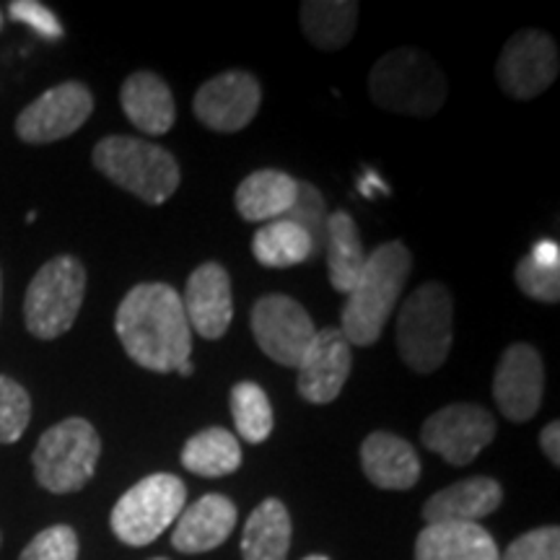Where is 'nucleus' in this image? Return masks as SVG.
Masks as SVG:
<instances>
[{
  "label": "nucleus",
  "mask_w": 560,
  "mask_h": 560,
  "mask_svg": "<svg viewBox=\"0 0 560 560\" xmlns=\"http://www.w3.org/2000/svg\"><path fill=\"white\" fill-rule=\"evenodd\" d=\"M115 332L140 369L172 374L192 353V330L177 291L166 283H138L120 301Z\"/></svg>",
  "instance_id": "obj_1"
},
{
  "label": "nucleus",
  "mask_w": 560,
  "mask_h": 560,
  "mask_svg": "<svg viewBox=\"0 0 560 560\" xmlns=\"http://www.w3.org/2000/svg\"><path fill=\"white\" fill-rule=\"evenodd\" d=\"M410 268L412 255L402 242H387L371 252L340 312V332L348 346L369 348L382 338L384 325L400 304Z\"/></svg>",
  "instance_id": "obj_2"
},
{
  "label": "nucleus",
  "mask_w": 560,
  "mask_h": 560,
  "mask_svg": "<svg viewBox=\"0 0 560 560\" xmlns=\"http://www.w3.org/2000/svg\"><path fill=\"white\" fill-rule=\"evenodd\" d=\"M369 91L376 107L410 117H433L446 104V75L436 60L416 47L392 50L369 75Z\"/></svg>",
  "instance_id": "obj_3"
},
{
  "label": "nucleus",
  "mask_w": 560,
  "mask_h": 560,
  "mask_svg": "<svg viewBox=\"0 0 560 560\" xmlns=\"http://www.w3.org/2000/svg\"><path fill=\"white\" fill-rule=\"evenodd\" d=\"M91 159L104 177L149 206L170 200L182 182L177 159L143 138L107 136L94 145Z\"/></svg>",
  "instance_id": "obj_4"
},
{
  "label": "nucleus",
  "mask_w": 560,
  "mask_h": 560,
  "mask_svg": "<svg viewBox=\"0 0 560 560\" xmlns=\"http://www.w3.org/2000/svg\"><path fill=\"white\" fill-rule=\"evenodd\" d=\"M454 304L446 285L423 283L405 299L397 317V353L416 374H433L450 359Z\"/></svg>",
  "instance_id": "obj_5"
},
{
  "label": "nucleus",
  "mask_w": 560,
  "mask_h": 560,
  "mask_svg": "<svg viewBox=\"0 0 560 560\" xmlns=\"http://www.w3.org/2000/svg\"><path fill=\"white\" fill-rule=\"evenodd\" d=\"M102 439L86 418H68L47 429L32 454L37 482L50 493H75L94 478Z\"/></svg>",
  "instance_id": "obj_6"
},
{
  "label": "nucleus",
  "mask_w": 560,
  "mask_h": 560,
  "mask_svg": "<svg viewBox=\"0 0 560 560\" xmlns=\"http://www.w3.org/2000/svg\"><path fill=\"white\" fill-rule=\"evenodd\" d=\"M86 296V268L70 255L45 262L32 278L24 296L26 330L39 340L66 335L79 317Z\"/></svg>",
  "instance_id": "obj_7"
},
{
  "label": "nucleus",
  "mask_w": 560,
  "mask_h": 560,
  "mask_svg": "<svg viewBox=\"0 0 560 560\" xmlns=\"http://www.w3.org/2000/svg\"><path fill=\"white\" fill-rule=\"evenodd\" d=\"M187 503V486L170 472H156L125 490L112 509L109 524L117 540L130 548H143L159 540L179 520Z\"/></svg>",
  "instance_id": "obj_8"
},
{
  "label": "nucleus",
  "mask_w": 560,
  "mask_h": 560,
  "mask_svg": "<svg viewBox=\"0 0 560 560\" xmlns=\"http://www.w3.org/2000/svg\"><path fill=\"white\" fill-rule=\"evenodd\" d=\"M249 325L262 353L285 369H299L306 348L317 335L310 312L283 293H270L257 301L252 306Z\"/></svg>",
  "instance_id": "obj_9"
},
{
  "label": "nucleus",
  "mask_w": 560,
  "mask_h": 560,
  "mask_svg": "<svg viewBox=\"0 0 560 560\" xmlns=\"http://www.w3.org/2000/svg\"><path fill=\"white\" fill-rule=\"evenodd\" d=\"M495 436V418L472 402L446 405L425 418L420 441L452 467H467Z\"/></svg>",
  "instance_id": "obj_10"
},
{
  "label": "nucleus",
  "mask_w": 560,
  "mask_h": 560,
  "mask_svg": "<svg viewBox=\"0 0 560 560\" xmlns=\"http://www.w3.org/2000/svg\"><path fill=\"white\" fill-rule=\"evenodd\" d=\"M558 45L540 30H522L503 45L495 79L511 100H535L558 79Z\"/></svg>",
  "instance_id": "obj_11"
},
{
  "label": "nucleus",
  "mask_w": 560,
  "mask_h": 560,
  "mask_svg": "<svg viewBox=\"0 0 560 560\" xmlns=\"http://www.w3.org/2000/svg\"><path fill=\"white\" fill-rule=\"evenodd\" d=\"M94 112V94L86 83L66 81L47 89L19 115L16 136L24 143L45 145L73 136Z\"/></svg>",
  "instance_id": "obj_12"
},
{
  "label": "nucleus",
  "mask_w": 560,
  "mask_h": 560,
  "mask_svg": "<svg viewBox=\"0 0 560 560\" xmlns=\"http://www.w3.org/2000/svg\"><path fill=\"white\" fill-rule=\"evenodd\" d=\"M262 104L260 81L247 70H226L202 83L192 100L195 117L215 132H240Z\"/></svg>",
  "instance_id": "obj_13"
},
{
  "label": "nucleus",
  "mask_w": 560,
  "mask_h": 560,
  "mask_svg": "<svg viewBox=\"0 0 560 560\" xmlns=\"http://www.w3.org/2000/svg\"><path fill=\"white\" fill-rule=\"evenodd\" d=\"M545 395L542 359L527 342H514L503 350L493 376V397L503 418L527 423L537 416Z\"/></svg>",
  "instance_id": "obj_14"
},
{
  "label": "nucleus",
  "mask_w": 560,
  "mask_h": 560,
  "mask_svg": "<svg viewBox=\"0 0 560 560\" xmlns=\"http://www.w3.org/2000/svg\"><path fill=\"white\" fill-rule=\"evenodd\" d=\"M353 353L348 340L342 338L338 327H325L314 335L312 346L306 348L304 359L299 363V395L301 400L312 405H327L346 387Z\"/></svg>",
  "instance_id": "obj_15"
},
{
  "label": "nucleus",
  "mask_w": 560,
  "mask_h": 560,
  "mask_svg": "<svg viewBox=\"0 0 560 560\" xmlns=\"http://www.w3.org/2000/svg\"><path fill=\"white\" fill-rule=\"evenodd\" d=\"M182 310H185L190 330L200 338H223L234 319V293H231L226 268L219 262H202L200 268H195L187 278Z\"/></svg>",
  "instance_id": "obj_16"
},
{
  "label": "nucleus",
  "mask_w": 560,
  "mask_h": 560,
  "mask_svg": "<svg viewBox=\"0 0 560 560\" xmlns=\"http://www.w3.org/2000/svg\"><path fill=\"white\" fill-rule=\"evenodd\" d=\"M236 527L234 501L221 493H208L182 509L177 527L172 532V545L179 552H210L229 540Z\"/></svg>",
  "instance_id": "obj_17"
},
{
  "label": "nucleus",
  "mask_w": 560,
  "mask_h": 560,
  "mask_svg": "<svg viewBox=\"0 0 560 560\" xmlns=\"http://www.w3.org/2000/svg\"><path fill=\"white\" fill-rule=\"evenodd\" d=\"M503 501V488L499 480L467 478L454 486L439 490L423 506L425 524H478L493 514Z\"/></svg>",
  "instance_id": "obj_18"
},
{
  "label": "nucleus",
  "mask_w": 560,
  "mask_h": 560,
  "mask_svg": "<svg viewBox=\"0 0 560 560\" xmlns=\"http://www.w3.org/2000/svg\"><path fill=\"white\" fill-rule=\"evenodd\" d=\"M361 467L382 490H410L420 478L418 452L389 431H374L363 439Z\"/></svg>",
  "instance_id": "obj_19"
},
{
  "label": "nucleus",
  "mask_w": 560,
  "mask_h": 560,
  "mask_svg": "<svg viewBox=\"0 0 560 560\" xmlns=\"http://www.w3.org/2000/svg\"><path fill=\"white\" fill-rule=\"evenodd\" d=\"M120 104L125 117L145 136H164L177 120L172 89L151 70H138V73L125 79L120 89Z\"/></svg>",
  "instance_id": "obj_20"
},
{
  "label": "nucleus",
  "mask_w": 560,
  "mask_h": 560,
  "mask_svg": "<svg viewBox=\"0 0 560 560\" xmlns=\"http://www.w3.org/2000/svg\"><path fill=\"white\" fill-rule=\"evenodd\" d=\"M416 560H501V550L480 524H425Z\"/></svg>",
  "instance_id": "obj_21"
},
{
  "label": "nucleus",
  "mask_w": 560,
  "mask_h": 560,
  "mask_svg": "<svg viewBox=\"0 0 560 560\" xmlns=\"http://www.w3.org/2000/svg\"><path fill=\"white\" fill-rule=\"evenodd\" d=\"M299 195V179L278 170L252 172L236 187L234 206L240 215L249 223H270L283 219L293 208Z\"/></svg>",
  "instance_id": "obj_22"
},
{
  "label": "nucleus",
  "mask_w": 560,
  "mask_h": 560,
  "mask_svg": "<svg viewBox=\"0 0 560 560\" xmlns=\"http://www.w3.org/2000/svg\"><path fill=\"white\" fill-rule=\"evenodd\" d=\"M359 9L355 0H306L299 11L301 30L319 50H342L359 26Z\"/></svg>",
  "instance_id": "obj_23"
},
{
  "label": "nucleus",
  "mask_w": 560,
  "mask_h": 560,
  "mask_svg": "<svg viewBox=\"0 0 560 560\" xmlns=\"http://www.w3.org/2000/svg\"><path fill=\"white\" fill-rule=\"evenodd\" d=\"M325 255L327 272H330V285L338 293H348L359 280L366 255H363V242L359 226L350 219L346 210L327 215L325 229Z\"/></svg>",
  "instance_id": "obj_24"
},
{
  "label": "nucleus",
  "mask_w": 560,
  "mask_h": 560,
  "mask_svg": "<svg viewBox=\"0 0 560 560\" xmlns=\"http://www.w3.org/2000/svg\"><path fill=\"white\" fill-rule=\"evenodd\" d=\"M291 516L278 499L262 501L249 514L242 535L244 560H285L291 548Z\"/></svg>",
  "instance_id": "obj_25"
},
{
  "label": "nucleus",
  "mask_w": 560,
  "mask_h": 560,
  "mask_svg": "<svg viewBox=\"0 0 560 560\" xmlns=\"http://www.w3.org/2000/svg\"><path fill=\"white\" fill-rule=\"evenodd\" d=\"M242 446L240 439L226 429H206L187 439L182 450V467L200 478H223L240 470Z\"/></svg>",
  "instance_id": "obj_26"
},
{
  "label": "nucleus",
  "mask_w": 560,
  "mask_h": 560,
  "mask_svg": "<svg viewBox=\"0 0 560 560\" xmlns=\"http://www.w3.org/2000/svg\"><path fill=\"white\" fill-rule=\"evenodd\" d=\"M252 255L265 268H293V265L310 262L314 257V244L299 223L278 219L262 223L252 240Z\"/></svg>",
  "instance_id": "obj_27"
},
{
  "label": "nucleus",
  "mask_w": 560,
  "mask_h": 560,
  "mask_svg": "<svg viewBox=\"0 0 560 560\" xmlns=\"http://www.w3.org/2000/svg\"><path fill=\"white\" fill-rule=\"evenodd\" d=\"M231 416H234L236 431L247 444H262L276 425L268 395L255 382H240L231 387Z\"/></svg>",
  "instance_id": "obj_28"
},
{
  "label": "nucleus",
  "mask_w": 560,
  "mask_h": 560,
  "mask_svg": "<svg viewBox=\"0 0 560 560\" xmlns=\"http://www.w3.org/2000/svg\"><path fill=\"white\" fill-rule=\"evenodd\" d=\"M32 420L30 392L0 374V444H16Z\"/></svg>",
  "instance_id": "obj_29"
},
{
  "label": "nucleus",
  "mask_w": 560,
  "mask_h": 560,
  "mask_svg": "<svg viewBox=\"0 0 560 560\" xmlns=\"http://www.w3.org/2000/svg\"><path fill=\"white\" fill-rule=\"evenodd\" d=\"M327 202L322 198V192L317 187L310 185V182H299V195L296 202L283 219H289L293 223H299L301 229L310 234V240L314 244V255H319L325 249V229H327Z\"/></svg>",
  "instance_id": "obj_30"
},
{
  "label": "nucleus",
  "mask_w": 560,
  "mask_h": 560,
  "mask_svg": "<svg viewBox=\"0 0 560 560\" xmlns=\"http://www.w3.org/2000/svg\"><path fill=\"white\" fill-rule=\"evenodd\" d=\"M19 560H79V535L68 524L42 529Z\"/></svg>",
  "instance_id": "obj_31"
},
{
  "label": "nucleus",
  "mask_w": 560,
  "mask_h": 560,
  "mask_svg": "<svg viewBox=\"0 0 560 560\" xmlns=\"http://www.w3.org/2000/svg\"><path fill=\"white\" fill-rule=\"evenodd\" d=\"M516 285L524 296L542 301V304H558L560 299V268H542V265L532 262L527 255L516 265Z\"/></svg>",
  "instance_id": "obj_32"
},
{
  "label": "nucleus",
  "mask_w": 560,
  "mask_h": 560,
  "mask_svg": "<svg viewBox=\"0 0 560 560\" xmlns=\"http://www.w3.org/2000/svg\"><path fill=\"white\" fill-rule=\"evenodd\" d=\"M501 560H560V529L540 527L516 537L501 552Z\"/></svg>",
  "instance_id": "obj_33"
},
{
  "label": "nucleus",
  "mask_w": 560,
  "mask_h": 560,
  "mask_svg": "<svg viewBox=\"0 0 560 560\" xmlns=\"http://www.w3.org/2000/svg\"><path fill=\"white\" fill-rule=\"evenodd\" d=\"M9 13L13 21H21V24L32 26L39 37L45 39H60L62 26L55 13L47 9V5L37 3V0H13L9 5Z\"/></svg>",
  "instance_id": "obj_34"
},
{
  "label": "nucleus",
  "mask_w": 560,
  "mask_h": 560,
  "mask_svg": "<svg viewBox=\"0 0 560 560\" xmlns=\"http://www.w3.org/2000/svg\"><path fill=\"white\" fill-rule=\"evenodd\" d=\"M540 446L545 452V457H548L552 465H560V423L558 420H552L548 423L540 433Z\"/></svg>",
  "instance_id": "obj_35"
},
{
  "label": "nucleus",
  "mask_w": 560,
  "mask_h": 560,
  "mask_svg": "<svg viewBox=\"0 0 560 560\" xmlns=\"http://www.w3.org/2000/svg\"><path fill=\"white\" fill-rule=\"evenodd\" d=\"M532 262L542 265V268H560V247L552 240H542L532 249Z\"/></svg>",
  "instance_id": "obj_36"
},
{
  "label": "nucleus",
  "mask_w": 560,
  "mask_h": 560,
  "mask_svg": "<svg viewBox=\"0 0 560 560\" xmlns=\"http://www.w3.org/2000/svg\"><path fill=\"white\" fill-rule=\"evenodd\" d=\"M177 374H179V376H192V374H195V363H192V359H187L185 363H182V366L177 369Z\"/></svg>",
  "instance_id": "obj_37"
},
{
  "label": "nucleus",
  "mask_w": 560,
  "mask_h": 560,
  "mask_svg": "<svg viewBox=\"0 0 560 560\" xmlns=\"http://www.w3.org/2000/svg\"><path fill=\"white\" fill-rule=\"evenodd\" d=\"M304 560H330L327 556H310V558H304Z\"/></svg>",
  "instance_id": "obj_38"
},
{
  "label": "nucleus",
  "mask_w": 560,
  "mask_h": 560,
  "mask_svg": "<svg viewBox=\"0 0 560 560\" xmlns=\"http://www.w3.org/2000/svg\"><path fill=\"white\" fill-rule=\"evenodd\" d=\"M0 299H3V272H0Z\"/></svg>",
  "instance_id": "obj_39"
},
{
  "label": "nucleus",
  "mask_w": 560,
  "mask_h": 560,
  "mask_svg": "<svg viewBox=\"0 0 560 560\" xmlns=\"http://www.w3.org/2000/svg\"><path fill=\"white\" fill-rule=\"evenodd\" d=\"M151 560H170V558H151Z\"/></svg>",
  "instance_id": "obj_40"
},
{
  "label": "nucleus",
  "mask_w": 560,
  "mask_h": 560,
  "mask_svg": "<svg viewBox=\"0 0 560 560\" xmlns=\"http://www.w3.org/2000/svg\"><path fill=\"white\" fill-rule=\"evenodd\" d=\"M0 542H3V535H0Z\"/></svg>",
  "instance_id": "obj_41"
},
{
  "label": "nucleus",
  "mask_w": 560,
  "mask_h": 560,
  "mask_svg": "<svg viewBox=\"0 0 560 560\" xmlns=\"http://www.w3.org/2000/svg\"><path fill=\"white\" fill-rule=\"evenodd\" d=\"M0 21H3V19H0Z\"/></svg>",
  "instance_id": "obj_42"
}]
</instances>
